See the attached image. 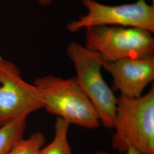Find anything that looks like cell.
I'll use <instances>...</instances> for the list:
<instances>
[{
  "mask_svg": "<svg viewBox=\"0 0 154 154\" xmlns=\"http://www.w3.org/2000/svg\"><path fill=\"white\" fill-rule=\"evenodd\" d=\"M70 125L69 122L57 117L54 124V138L48 146L42 148L39 154H72L67 138Z\"/></svg>",
  "mask_w": 154,
  "mask_h": 154,
  "instance_id": "obj_9",
  "label": "cell"
},
{
  "mask_svg": "<svg viewBox=\"0 0 154 154\" xmlns=\"http://www.w3.org/2000/svg\"><path fill=\"white\" fill-rule=\"evenodd\" d=\"M43 107L36 86L22 79L15 64L0 57V127Z\"/></svg>",
  "mask_w": 154,
  "mask_h": 154,
  "instance_id": "obj_6",
  "label": "cell"
},
{
  "mask_svg": "<svg viewBox=\"0 0 154 154\" xmlns=\"http://www.w3.org/2000/svg\"><path fill=\"white\" fill-rule=\"evenodd\" d=\"M26 118H20L0 127V154H8L14 145L23 139Z\"/></svg>",
  "mask_w": 154,
  "mask_h": 154,
  "instance_id": "obj_8",
  "label": "cell"
},
{
  "mask_svg": "<svg viewBox=\"0 0 154 154\" xmlns=\"http://www.w3.org/2000/svg\"><path fill=\"white\" fill-rule=\"evenodd\" d=\"M83 4L88 13L67 25L71 32L93 26L140 28L154 32V5H149L146 0L117 6L105 5L94 0H83Z\"/></svg>",
  "mask_w": 154,
  "mask_h": 154,
  "instance_id": "obj_5",
  "label": "cell"
},
{
  "mask_svg": "<svg viewBox=\"0 0 154 154\" xmlns=\"http://www.w3.org/2000/svg\"><path fill=\"white\" fill-rule=\"evenodd\" d=\"M45 143L42 132H34L27 139L23 138L14 145L8 154H39Z\"/></svg>",
  "mask_w": 154,
  "mask_h": 154,
  "instance_id": "obj_10",
  "label": "cell"
},
{
  "mask_svg": "<svg viewBox=\"0 0 154 154\" xmlns=\"http://www.w3.org/2000/svg\"><path fill=\"white\" fill-rule=\"evenodd\" d=\"M52 0H39V3L42 6L48 5L51 2Z\"/></svg>",
  "mask_w": 154,
  "mask_h": 154,
  "instance_id": "obj_11",
  "label": "cell"
},
{
  "mask_svg": "<svg viewBox=\"0 0 154 154\" xmlns=\"http://www.w3.org/2000/svg\"><path fill=\"white\" fill-rule=\"evenodd\" d=\"M125 154H143L139 152L136 149H129L127 152H126Z\"/></svg>",
  "mask_w": 154,
  "mask_h": 154,
  "instance_id": "obj_12",
  "label": "cell"
},
{
  "mask_svg": "<svg viewBox=\"0 0 154 154\" xmlns=\"http://www.w3.org/2000/svg\"><path fill=\"white\" fill-rule=\"evenodd\" d=\"M86 29L85 46L98 53L106 62L154 56V37L146 30L115 26H93Z\"/></svg>",
  "mask_w": 154,
  "mask_h": 154,
  "instance_id": "obj_4",
  "label": "cell"
},
{
  "mask_svg": "<svg viewBox=\"0 0 154 154\" xmlns=\"http://www.w3.org/2000/svg\"><path fill=\"white\" fill-rule=\"evenodd\" d=\"M111 139L119 152L129 149L143 154H154V88L139 97H117Z\"/></svg>",
  "mask_w": 154,
  "mask_h": 154,
  "instance_id": "obj_1",
  "label": "cell"
},
{
  "mask_svg": "<svg viewBox=\"0 0 154 154\" xmlns=\"http://www.w3.org/2000/svg\"><path fill=\"white\" fill-rule=\"evenodd\" d=\"M33 84L41 95L43 108L50 114L85 128L100 126L99 116L75 77L64 79L49 75L36 78Z\"/></svg>",
  "mask_w": 154,
  "mask_h": 154,
  "instance_id": "obj_2",
  "label": "cell"
},
{
  "mask_svg": "<svg viewBox=\"0 0 154 154\" xmlns=\"http://www.w3.org/2000/svg\"><path fill=\"white\" fill-rule=\"evenodd\" d=\"M67 53L75 67L77 82L93 105L100 124L112 128L117 97L102 76V57L77 42L67 46Z\"/></svg>",
  "mask_w": 154,
  "mask_h": 154,
  "instance_id": "obj_3",
  "label": "cell"
},
{
  "mask_svg": "<svg viewBox=\"0 0 154 154\" xmlns=\"http://www.w3.org/2000/svg\"><path fill=\"white\" fill-rule=\"evenodd\" d=\"M102 67L113 78L114 87L126 97H140L147 86L154 81V56L103 61Z\"/></svg>",
  "mask_w": 154,
  "mask_h": 154,
  "instance_id": "obj_7",
  "label": "cell"
},
{
  "mask_svg": "<svg viewBox=\"0 0 154 154\" xmlns=\"http://www.w3.org/2000/svg\"><path fill=\"white\" fill-rule=\"evenodd\" d=\"M153 1H154V0H153Z\"/></svg>",
  "mask_w": 154,
  "mask_h": 154,
  "instance_id": "obj_14",
  "label": "cell"
},
{
  "mask_svg": "<svg viewBox=\"0 0 154 154\" xmlns=\"http://www.w3.org/2000/svg\"><path fill=\"white\" fill-rule=\"evenodd\" d=\"M93 154H110L109 152H107V151H97L96 152H95Z\"/></svg>",
  "mask_w": 154,
  "mask_h": 154,
  "instance_id": "obj_13",
  "label": "cell"
}]
</instances>
